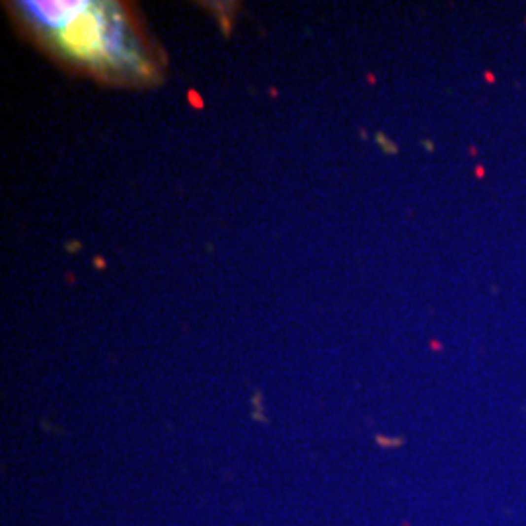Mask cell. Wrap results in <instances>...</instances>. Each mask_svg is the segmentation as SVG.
<instances>
[{
	"mask_svg": "<svg viewBox=\"0 0 526 526\" xmlns=\"http://www.w3.org/2000/svg\"><path fill=\"white\" fill-rule=\"evenodd\" d=\"M51 37L70 57L90 65L123 67L137 61L119 12L107 4L76 0L72 16Z\"/></svg>",
	"mask_w": 526,
	"mask_h": 526,
	"instance_id": "obj_1",
	"label": "cell"
}]
</instances>
